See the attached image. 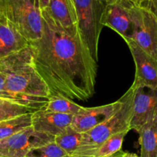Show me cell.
I'll return each mask as SVG.
<instances>
[{
	"mask_svg": "<svg viewBox=\"0 0 157 157\" xmlns=\"http://www.w3.org/2000/svg\"><path fill=\"white\" fill-rule=\"evenodd\" d=\"M136 65V75L132 86L157 88V61L144 52L133 40H125Z\"/></svg>",
	"mask_w": 157,
	"mask_h": 157,
	"instance_id": "cell-8",
	"label": "cell"
},
{
	"mask_svg": "<svg viewBox=\"0 0 157 157\" xmlns=\"http://www.w3.org/2000/svg\"><path fill=\"white\" fill-rule=\"evenodd\" d=\"M82 140V133L69 127L63 133L55 136L54 142L71 156L75 153Z\"/></svg>",
	"mask_w": 157,
	"mask_h": 157,
	"instance_id": "cell-18",
	"label": "cell"
},
{
	"mask_svg": "<svg viewBox=\"0 0 157 157\" xmlns=\"http://www.w3.org/2000/svg\"><path fill=\"white\" fill-rule=\"evenodd\" d=\"M122 1L129 2L134 6H138V7L145 8V9L147 8V4L149 2V0H122Z\"/></svg>",
	"mask_w": 157,
	"mask_h": 157,
	"instance_id": "cell-24",
	"label": "cell"
},
{
	"mask_svg": "<svg viewBox=\"0 0 157 157\" xmlns=\"http://www.w3.org/2000/svg\"><path fill=\"white\" fill-rule=\"evenodd\" d=\"M133 95L134 89L130 87L121 98L122 107L117 112L102 124L82 133L81 144L71 157H94L97 150L110 136L125 130L130 131Z\"/></svg>",
	"mask_w": 157,
	"mask_h": 157,
	"instance_id": "cell-3",
	"label": "cell"
},
{
	"mask_svg": "<svg viewBox=\"0 0 157 157\" xmlns=\"http://www.w3.org/2000/svg\"><path fill=\"white\" fill-rule=\"evenodd\" d=\"M0 17L29 42L41 37V11L29 0H0Z\"/></svg>",
	"mask_w": 157,
	"mask_h": 157,
	"instance_id": "cell-4",
	"label": "cell"
},
{
	"mask_svg": "<svg viewBox=\"0 0 157 157\" xmlns=\"http://www.w3.org/2000/svg\"><path fill=\"white\" fill-rule=\"evenodd\" d=\"M138 133L140 144V157H157V107Z\"/></svg>",
	"mask_w": 157,
	"mask_h": 157,
	"instance_id": "cell-14",
	"label": "cell"
},
{
	"mask_svg": "<svg viewBox=\"0 0 157 157\" xmlns=\"http://www.w3.org/2000/svg\"><path fill=\"white\" fill-rule=\"evenodd\" d=\"M83 107L78 105L72 100L61 95H53L49 98L44 109L47 111L64 114L76 115Z\"/></svg>",
	"mask_w": 157,
	"mask_h": 157,
	"instance_id": "cell-17",
	"label": "cell"
},
{
	"mask_svg": "<svg viewBox=\"0 0 157 157\" xmlns=\"http://www.w3.org/2000/svg\"><path fill=\"white\" fill-rule=\"evenodd\" d=\"M131 87L134 89V95L130 130L138 133L157 107V88Z\"/></svg>",
	"mask_w": 157,
	"mask_h": 157,
	"instance_id": "cell-11",
	"label": "cell"
},
{
	"mask_svg": "<svg viewBox=\"0 0 157 157\" xmlns=\"http://www.w3.org/2000/svg\"><path fill=\"white\" fill-rule=\"evenodd\" d=\"M100 1H101L103 3H104L105 5H107V4H110V3L113 2L115 0H100Z\"/></svg>",
	"mask_w": 157,
	"mask_h": 157,
	"instance_id": "cell-28",
	"label": "cell"
},
{
	"mask_svg": "<svg viewBox=\"0 0 157 157\" xmlns=\"http://www.w3.org/2000/svg\"><path fill=\"white\" fill-rule=\"evenodd\" d=\"M55 137L28 127L0 140V157H25L32 148L54 142Z\"/></svg>",
	"mask_w": 157,
	"mask_h": 157,
	"instance_id": "cell-7",
	"label": "cell"
},
{
	"mask_svg": "<svg viewBox=\"0 0 157 157\" xmlns=\"http://www.w3.org/2000/svg\"><path fill=\"white\" fill-rule=\"evenodd\" d=\"M122 99L120 98L116 102L99 107H83L74 116L71 127L78 133H86L113 116L122 107Z\"/></svg>",
	"mask_w": 157,
	"mask_h": 157,
	"instance_id": "cell-9",
	"label": "cell"
},
{
	"mask_svg": "<svg viewBox=\"0 0 157 157\" xmlns=\"http://www.w3.org/2000/svg\"><path fill=\"white\" fill-rule=\"evenodd\" d=\"M0 71L6 90L15 103L36 110L44 108L50 91L35 69L29 44L0 59Z\"/></svg>",
	"mask_w": 157,
	"mask_h": 157,
	"instance_id": "cell-2",
	"label": "cell"
},
{
	"mask_svg": "<svg viewBox=\"0 0 157 157\" xmlns=\"http://www.w3.org/2000/svg\"><path fill=\"white\" fill-rule=\"evenodd\" d=\"M76 24L94 59L98 61V44L104 26L101 18L106 5L100 0H73Z\"/></svg>",
	"mask_w": 157,
	"mask_h": 157,
	"instance_id": "cell-5",
	"label": "cell"
},
{
	"mask_svg": "<svg viewBox=\"0 0 157 157\" xmlns=\"http://www.w3.org/2000/svg\"><path fill=\"white\" fill-rule=\"evenodd\" d=\"M121 157H140V156H138L136 154H134V153H125L123 154V156Z\"/></svg>",
	"mask_w": 157,
	"mask_h": 157,
	"instance_id": "cell-26",
	"label": "cell"
},
{
	"mask_svg": "<svg viewBox=\"0 0 157 157\" xmlns=\"http://www.w3.org/2000/svg\"><path fill=\"white\" fill-rule=\"evenodd\" d=\"M42 33L29 42L37 72L51 96L85 101L95 92L98 62L81 38L77 25L64 28L46 10L41 11Z\"/></svg>",
	"mask_w": 157,
	"mask_h": 157,
	"instance_id": "cell-1",
	"label": "cell"
},
{
	"mask_svg": "<svg viewBox=\"0 0 157 157\" xmlns=\"http://www.w3.org/2000/svg\"><path fill=\"white\" fill-rule=\"evenodd\" d=\"M101 24L119 34L124 40L130 38L133 32L130 2L122 0H115L105 6Z\"/></svg>",
	"mask_w": 157,
	"mask_h": 157,
	"instance_id": "cell-10",
	"label": "cell"
},
{
	"mask_svg": "<svg viewBox=\"0 0 157 157\" xmlns=\"http://www.w3.org/2000/svg\"><path fill=\"white\" fill-rule=\"evenodd\" d=\"M0 99L6 100V101H12V102H15L9 92L7 91L6 88V79H5V76L2 74V72L0 71ZM17 104V103H16Z\"/></svg>",
	"mask_w": 157,
	"mask_h": 157,
	"instance_id": "cell-22",
	"label": "cell"
},
{
	"mask_svg": "<svg viewBox=\"0 0 157 157\" xmlns=\"http://www.w3.org/2000/svg\"><path fill=\"white\" fill-rule=\"evenodd\" d=\"M35 110L15 102L0 99V122L19 115L34 113Z\"/></svg>",
	"mask_w": 157,
	"mask_h": 157,
	"instance_id": "cell-20",
	"label": "cell"
},
{
	"mask_svg": "<svg viewBox=\"0 0 157 157\" xmlns=\"http://www.w3.org/2000/svg\"><path fill=\"white\" fill-rule=\"evenodd\" d=\"M33 113H25L0 122V140L9 137L28 127H32Z\"/></svg>",
	"mask_w": 157,
	"mask_h": 157,
	"instance_id": "cell-16",
	"label": "cell"
},
{
	"mask_svg": "<svg viewBox=\"0 0 157 157\" xmlns=\"http://www.w3.org/2000/svg\"><path fill=\"white\" fill-rule=\"evenodd\" d=\"M28 45L29 41L0 17V59Z\"/></svg>",
	"mask_w": 157,
	"mask_h": 157,
	"instance_id": "cell-13",
	"label": "cell"
},
{
	"mask_svg": "<svg viewBox=\"0 0 157 157\" xmlns=\"http://www.w3.org/2000/svg\"><path fill=\"white\" fill-rule=\"evenodd\" d=\"M25 157H71L60 148L55 142L32 148L28 152Z\"/></svg>",
	"mask_w": 157,
	"mask_h": 157,
	"instance_id": "cell-21",
	"label": "cell"
},
{
	"mask_svg": "<svg viewBox=\"0 0 157 157\" xmlns=\"http://www.w3.org/2000/svg\"><path fill=\"white\" fill-rule=\"evenodd\" d=\"M146 9L150 11L157 19V0H149Z\"/></svg>",
	"mask_w": 157,
	"mask_h": 157,
	"instance_id": "cell-23",
	"label": "cell"
},
{
	"mask_svg": "<svg viewBox=\"0 0 157 157\" xmlns=\"http://www.w3.org/2000/svg\"><path fill=\"white\" fill-rule=\"evenodd\" d=\"M32 4H33L34 6H35L36 8H38L39 9V5H38V0H29ZM40 10V9H39Z\"/></svg>",
	"mask_w": 157,
	"mask_h": 157,
	"instance_id": "cell-27",
	"label": "cell"
},
{
	"mask_svg": "<svg viewBox=\"0 0 157 157\" xmlns=\"http://www.w3.org/2000/svg\"><path fill=\"white\" fill-rule=\"evenodd\" d=\"M73 117V115L54 113L41 108L32 113V127L35 131L55 137L71 127Z\"/></svg>",
	"mask_w": 157,
	"mask_h": 157,
	"instance_id": "cell-12",
	"label": "cell"
},
{
	"mask_svg": "<svg viewBox=\"0 0 157 157\" xmlns=\"http://www.w3.org/2000/svg\"><path fill=\"white\" fill-rule=\"evenodd\" d=\"M129 130L120 132L110 136L97 150L94 157H112L122 148L124 140Z\"/></svg>",
	"mask_w": 157,
	"mask_h": 157,
	"instance_id": "cell-19",
	"label": "cell"
},
{
	"mask_svg": "<svg viewBox=\"0 0 157 157\" xmlns=\"http://www.w3.org/2000/svg\"><path fill=\"white\" fill-rule=\"evenodd\" d=\"M130 12L133 32L129 39L157 61V19L147 9L130 2Z\"/></svg>",
	"mask_w": 157,
	"mask_h": 157,
	"instance_id": "cell-6",
	"label": "cell"
},
{
	"mask_svg": "<svg viewBox=\"0 0 157 157\" xmlns=\"http://www.w3.org/2000/svg\"><path fill=\"white\" fill-rule=\"evenodd\" d=\"M49 0H38V5H39V9L40 11L44 10L47 9L48 6Z\"/></svg>",
	"mask_w": 157,
	"mask_h": 157,
	"instance_id": "cell-25",
	"label": "cell"
},
{
	"mask_svg": "<svg viewBox=\"0 0 157 157\" xmlns=\"http://www.w3.org/2000/svg\"><path fill=\"white\" fill-rule=\"evenodd\" d=\"M44 10L62 27L77 25L73 0H49L48 6Z\"/></svg>",
	"mask_w": 157,
	"mask_h": 157,
	"instance_id": "cell-15",
	"label": "cell"
}]
</instances>
